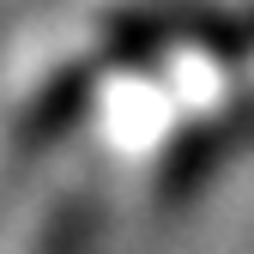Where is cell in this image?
I'll use <instances>...</instances> for the list:
<instances>
[{
    "label": "cell",
    "instance_id": "obj_1",
    "mask_svg": "<svg viewBox=\"0 0 254 254\" xmlns=\"http://www.w3.org/2000/svg\"><path fill=\"white\" fill-rule=\"evenodd\" d=\"M85 242H91V200L67 194L55 206V218L43 224V236H37L30 254H85Z\"/></svg>",
    "mask_w": 254,
    "mask_h": 254
}]
</instances>
